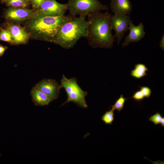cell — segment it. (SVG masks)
<instances>
[{
    "label": "cell",
    "instance_id": "cell-1",
    "mask_svg": "<svg viewBox=\"0 0 164 164\" xmlns=\"http://www.w3.org/2000/svg\"><path fill=\"white\" fill-rule=\"evenodd\" d=\"M111 14L106 11L92 12L87 16L88 24V34L86 38L93 48L98 47L111 49L115 37L112 33L110 25Z\"/></svg>",
    "mask_w": 164,
    "mask_h": 164
},
{
    "label": "cell",
    "instance_id": "cell-2",
    "mask_svg": "<svg viewBox=\"0 0 164 164\" xmlns=\"http://www.w3.org/2000/svg\"><path fill=\"white\" fill-rule=\"evenodd\" d=\"M75 16L70 14L59 16L36 15L26 20L25 28L30 37L52 43L61 26Z\"/></svg>",
    "mask_w": 164,
    "mask_h": 164
},
{
    "label": "cell",
    "instance_id": "cell-3",
    "mask_svg": "<svg viewBox=\"0 0 164 164\" xmlns=\"http://www.w3.org/2000/svg\"><path fill=\"white\" fill-rule=\"evenodd\" d=\"M86 16H75L63 24L52 43L65 49L72 48L80 38L87 35L88 24Z\"/></svg>",
    "mask_w": 164,
    "mask_h": 164
},
{
    "label": "cell",
    "instance_id": "cell-4",
    "mask_svg": "<svg viewBox=\"0 0 164 164\" xmlns=\"http://www.w3.org/2000/svg\"><path fill=\"white\" fill-rule=\"evenodd\" d=\"M60 85L61 88L64 89L67 95V100L61 106L72 102L79 107L87 108L88 106L85 97L87 95V93L83 91L78 85L76 77L68 78L63 74L60 80Z\"/></svg>",
    "mask_w": 164,
    "mask_h": 164
},
{
    "label": "cell",
    "instance_id": "cell-5",
    "mask_svg": "<svg viewBox=\"0 0 164 164\" xmlns=\"http://www.w3.org/2000/svg\"><path fill=\"white\" fill-rule=\"evenodd\" d=\"M70 14L87 16L90 13L108 10V6L98 0H68L67 3Z\"/></svg>",
    "mask_w": 164,
    "mask_h": 164
},
{
    "label": "cell",
    "instance_id": "cell-6",
    "mask_svg": "<svg viewBox=\"0 0 164 164\" xmlns=\"http://www.w3.org/2000/svg\"><path fill=\"white\" fill-rule=\"evenodd\" d=\"M67 10V3L61 4L56 0H46L36 9L35 15L61 16L65 15Z\"/></svg>",
    "mask_w": 164,
    "mask_h": 164
},
{
    "label": "cell",
    "instance_id": "cell-7",
    "mask_svg": "<svg viewBox=\"0 0 164 164\" xmlns=\"http://www.w3.org/2000/svg\"><path fill=\"white\" fill-rule=\"evenodd\" d=\"M131 21L129 15L120 13H114L110 18L111 29L115 31L114 36L118 45L123 38L124 34L128 30V24Z\"/></svg>",
    "mask_w": 164,
    "mask_h": 164
},
{
    "label": "cell",
    "instance_id": "cell-8",
    "mask_svg": "<svg viewBox=\"0 0 164 164\" xmlns=\"http://www.w3.org/2000/svg\"><path fill=\"white\" fill-rule=\"evenodd\" d=\"M7 21L2 25L3 28L8 30L10 33L14 45L26 44L28 43L30 35L19 24L13 23Z\"/></svg>",
    "mask_w": 164,
    "mask_h": 164
},
{
    "label": "cell",
    "instance_id": "cell-9",
    "mask_svg": "<svg viewBox=\"0 0 164 164\" xmlns=\"http://www.w3.org/2000/svg\"><path fill=\"white\" fill-rule=\"evenodd\" d=\"M36 9H29L23 7H10L4 12V17L6 20L19 22L28 20L35 15Z\"/></svg>",
    "mask_w": 164,
    "mask_h": 164
},
{
    "label": "cell",
    "instance_id": "cell-10",
    "mask_svg": "<svg viewBox=\"0 0 164 164\" xmlns=\"http://www.w3.org/2000/svg\"><path fill=\"white\" fill-rule=\"evenodd\" d=\"M35 86L54 100L59 97L61 88L60 84L56 80L51 79H44L36 83Z\"/></svg>",
    "mask_w": 164,
    "mask_h": 164
},
{
    "label": "cell",
    "instance_id": "cell-11",
    "mask_svg": "<svg viewBox=\"0 0 164 164\" xmlns=\"http://www.w3.org/2000/svg\"><path fill=\"white\" fill-rule=\"evenodd\" d=\"M128 29L129 32L126 36L125 40L122 44V47L127 46L131 43L137 42L140 41L145 36V33L143 23L141 22L135 26L131 20L128 24Z\"/></svg>",
    "mask_w": 164,
    "mask_h": 164
},
{
    "label": "cell",
    "instance_id": "cell-12",
    "mask_svg": "<svg viewBox=\"0 0 164 164\" xmlns=\"http://www.w3.org/2000/svg\"><path fill=\"white\" fill-rule=\"evenodd\" d=\"M110 6L111 11L114 13H120L129 15L132 10L129 0H110Z\"/></svg>",
    "mask_w": 164,
    "mask_h": 164
},
{
    "label": "cell",
    "instance_id": "cell-13",
    "mask_svg": "<svg viewBox=\"0 0 164 164\" xmlns=\"http://www.w3.org/2000/svg\"><path fill=\"white\" fill-rule=\"evenodd\" d=\"M30 94L32 101L36 106L47 105L54 99L35 86L32 89Z\"/></svg>",
    "mask_w": 164,
    "mask_h": 164
},
{
    "label": "cell",
    "instance_id": "cell-14",
    "mask_svg": "<svg viewBox=\"0 0 164 164\" xmlns=\"http://www.w3.org/2000/svg\"><path fill=\"white\" fill-rule=\"evenodd\" d=\"M6 6L10 7L26 8L29 5V2L26 0H7L5 3Z\"/></svg>",
    "mask_w": 164,
    "mask_h": 164
},
{
    "label": "cell",
    "instance_id": "cell-15",
    "mask_svg": "<svg viewBox=\"0 0 164 164\" xmlns=\"http://www.w3.org/2000/svg\"><path fill=\"white\" fill-rule=\"evenodd\" d=\"M0 40L6 42L11 45H14V42L9 31L0 26Z\"/></svg>",
    "mask_w": 164,
    "mask_h": 164
},
{
    "label": "cell",
    "instance_id": "cell-16",
    "mask_svg": "<svg viewBox=\"0 0 164 164\" xmlns=\"http://www.w3.org/2000/svg\"><path fill=\"white\" fill-rule=\"evenodd\" d=\"M128 98L124 97L122 94H121L119 98L115 101L114 104L111 106L112 109L114 111L117 110L119 113L123 108L125 101Z\"/></svg>",
    "mask_w": 164,
    "mask_h": 164
},
{
    "label": "cell",
    "instance_id": "cell-17",
    "mask_svg": "<svg viewBox=\"0 0 164 164\" xmlns=\"http://www.w3.org/2000/svg\"><path fill=\"white\" fill-rule=\"evenodd\" d=\"M114 111L112 109H110L109 111H106L102 116L101 119L105 124L111 125L112 124L114 119Z\"/></svg>",
    "mask_w": 164,
    "mask_h": 164
},
{
    "label": "cell",
    "instance_id": "cell-18",
    "mask_svg": "<svg viewBox=\"0 0 164 164\" xmlns=\"http://www.w3.org/2000/svg\"><path fill=\"white\" fill-rule=\"evenodd\" d=\"M162 118L159 113L157 112L156 113L149 118V121L152 122L155 125H156L160 123Z\"/></svg>",
    "mask_w": 164,
    "mask_h": 164
},
{
    "label": "cell",
    "instance_id": "cell-19",
    "mask_svg": "<svg viewBox=\"0 0 164 164\" xmlns=\"http://www.w3.org/2000/svg\"><path fill=\"white\" fill-rule=\"evenodd\" d=\"M130 75L135 78L140 79L147 74L145 72L135 69L131 71Z\"/></svg>",
    "mask_w": 164,
    "mask_h": 164
},
{
    "label": "cell",
    "instance_id": "cell-20",
    "mask_svg": "<svg viewBox=\"0 0 164 164\" xmlns=\"http://www.w3.org/2000/svg\"><path fill=\"white\" fill-rule=\"evenodd\" d=\"M139 88L145 97L149 98L150 96L152 91L149 87L141 86L139 87Z\"/></svg>",
    "mask_w": 164,
    "mask_h": 164
},
{
    "label": "cell",
    "instance_id": "cell-21",
    "mask_svg": "<svg viewBox=\"0 0 164 164\" xmlns=\"http://www.w3.org/2000/svg\"><path fill=\"white\" fill-rule=\"evenodd\" d=\"M145 97L140 90L136 91L132 97V98L137 101L143 100Z\"/></svg>",
    "mask_w": 164,
    "mask_h": 164
},
{
    "label": "cell",
    "instance_id": "cell-22",
    "mask_svg": "<svg viewBox=\"0 0 164 164\" xmlns=\"http://www.w3.org/2000/svg\"><path fill=\"white\" fill-rule=\"evenodd\" d=\"M46 0H31L32 7L35 9H38L42 3Z\"/></svg>",
    "mask_w": 164,
    "mask_h": 164
},
{
    "label": "cell",
    "instance_id": "cell-23",
    "mask_svg": "<svg viewBox=\"0 0 164 164\" xmlns=\"http://www.w3.org/2000/svg\"><path fill=\"white\" fill-rule=\"evenodd\" d=\"M135 69L145 72L149 71L148 69L145 64L140 63L135 65Z\"/></svg>",
    "mask_w": 164,
    "mask_h": 164
},
{
    "label": "cell",
    "instance_id": "cell-24",
    "mask_svg": "<svg viewBox=\"0 0 164 164\" xmlns=\"http://www.w3.org/2000/svg\"><path fill=\"white\" fill-rule=\"evenodd\" d=\"M8 47L4 46L2 44H0V57L2 56L4 54L5 51L7 49Z\"/></svg>",
    "mask_w": 164,
    "mask_h": 164
},
{
    "label": "cell",
    "instance_id": "cell-25",
    "mask_svg": "<svg viewBox=\"0 0 164 164\" xmlns=\"http://www.w3.org/2000/svg\"><path fill=\"white\" fill-rule=\"evenodd\" d=\"M159 46L161 49L163 50H164V35L163 34L162 37L160 40L159 43Z\"/></svg>",
    "mask_w": 164,
    "mask_h": 164
},
{
    "label": "cell",
    "instance_id": "cell-26",
    "mask_svg": "<svg viewBox=\"0 0 164 164\" xmlns=\"http://www.w3.org/2000/svg\"><path fill=\"white\" fill-rule=\"evenodd\" d=\"M162 127H164V117H163L160 123Z\"/></svg>",
    "mask_w": 164,
    "mask_h": 164
},
{
    "label": "cell",
    "instance_id": "cell-27",
    "mask_svg": "<svg viewBox=\"0 0 164 164\" xmlns=\"http://www.w3.org/2000/svg\"><path fill=\"white\" fill-rule=\"evenodd\" d=\"M7 0H0L1 2L2 3H5Z\"/></svg>",
    "mask_w": 164,
    "mask_h": 164
},
{
    "label": "cell",
    "instance_id": "cell-28",
    "mask_svg": "<svg viewBox=\"0 0 164 164\" xmlns=\"http://www.w3.org/2000/svg\"><path fill=\"white\" fill-rule=\"evenodd\" d=\"M28 2H31V0H26Z\"/></svg>",
    "mask_w": 164,
    "mask_h": 164
}]
</instances>
